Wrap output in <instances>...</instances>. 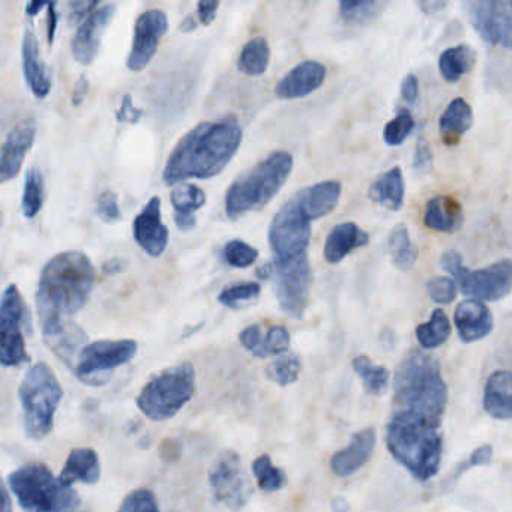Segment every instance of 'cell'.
Segmentation results:
<instances>
[{"instance_id": "8d00e7d4", "label": "cell", "mask_w": 512, "mask_h": 512, "mask_svg": "<svg viewBox=\"0 0 512 512\" xmlns=\"http://www.w3.org/2000/svg\"><path fill=\"white\" fill-rule=\"evenodd\" d=\"M260 293H262V287H260L259 283L248 281V283L232 284V286H227L220 293L218 301L224 307L232 308V310H241V308L256 302Z\"/></svg>"}, {"instance_id": "e7e4bbea", "label": "cell", "mask_w": 512, "mask_h": 512, "mask_svg": "<svg viewBox=\"0 0 512 512\" xmlns=\"http://www.w3.org/2000/svg\"><path fill=\"white\" fill-rule=\"evenodd\" d=\"M121 269H122L121 260H112V262L106 263V265H104V271H106L107 274H113V272L121 271Z\"/></svg>"}, {"instance_id": "d6a6232c", "label": "cell", "mask_w": 512, "mask_h": 512, "mask_svg": "<svg viewBox=\"0 0 512 512\" xmlns=\"http://www.w3.org/2000/svg\"><path fill=\"white\" fill-rule=\"evenodd\" d=\"M389 251L392 262L400 271H409L418 259V250L410 241L409 230L404 224H398L389 235Z\"/></svg>"}, {"instance_id": "6125c7cd", "label": "cell", "mask_w": 512, "mask_h": 512, "mask_svg": "<svg viewBox=\"0 0 512 512\" xmlns=\"http://www.w3.org/2000/svg\"><path fill=\"white\" fill-rule=\"evenodd\" d=\"M445 5L446 4H443V2H421L419 7L422 8V11H424L425 14H434L437 13V11L442 10Z\"/></svg>"}, {"instance_id": "484cf974", "label": "cell", "mask_w": 512, "mask_h": 512, "mask_svg": "<svg viewBox=\"0 0 512 512\" xmlns=\"http://www.w3.org/2000/svg\"><path fill=\"white\" fill-rule=\"evenodd\" d=\"M100 476L101 464L97 451L92 448H76L68 455L59 479L71 487L76 482L95 485L100 481Z\"/></svg>"}, {"instance_id": "d6986e66", "label": "cell", "mask_w": 512, "mask_h": 512, "mask_svg": "<svg viewBox=\"0 0 512 512\" xmlns=\"http://www.w3.org/2000/svg\"><path fill=\"white\" fill-rule=\"evenodd\" d=\"M116 5L107 4L92 11L77 31L73 40V55L83 65L94 62L100 50L101 37L106 31L112 17L115 16Z\"/></svg>"}, {"instance_id": "9c48e42d", "label": "cell", "mask_w": 512, "mask_h": 512, "mask_svg": "<svg viewBox=\"0 0 512 512\" xmlns=\"http://www.w3.org/2000/svg\"><path fill=\"white\" fill-rule=\"evenodd\" d=\"M257 275L262 280H272L275 286L280 307L289 316L301 319L310 296L311 266L307 254L293 257V259L268 262L262 268L257 269Z\"/></svg>"}, {"instance_id": "7bdbcfd3", "label": "cell", "mask_w": 512, "mask_h": 512, "mask_svg": "<svg viewBox=\"0 0 512 512\" xmlns=\"http://www.w3.org/2000/svg\"><path fill=\"white\" fill-rule=\"evenodd\" d=\"M382 4L361 0V2H341L340 14L347 23H367L379 14Z\"/></svg>"}, {"instance_id": "c3c4849f", "label": "cell", "mask_w": 512, "mask_h": 512, "mask_svg": "<svg viewBox=\"0 0 512 512\" xmlns=\"http://www.w3.org/2000/svg\"><path fill=\"white\" fill-rule=\"evenodd\" d=\"M242 346L250 350L256 358H262L263 331L259 325H251L245 328L239 335Z\"/></svg>"}, {"instance_id": "003e7915", "label": "cell", "mask_w": 512, "mask_h": 512, "mask_svg": "<svg viewBox=\"0 0 512 512\" xmlns=\"http://www.w3.org/2000/svg\"><path fill=\"white\" fill-rule=\"evenodd\" d=\"M0 223H2V214H0Z\"/></svg>"}, {"instance_id": "ee69618b", "label": "cell", "mask_w": 512, "mask_h": 512, "mask_svg": "<svg viewBox=\"0 0 512 512\" xmlns=\"http://www.w3.org/2000/svg\"><path fill=\"white\" fill-rule=\"evenodd\" d=\"M118 512H160V506L151 490L139 488L125 497Z\"/></svg>"}, {"instance_id": "4fadbf2b", "label": "cell", "mask_w": 512, "mask_h": 512, "mask_svg": "<svg viewBox=\"0 0 512 512\" xmlns=\"http://www.w3.org/2000/svg\"><path fill=\"white\" fill-rule=\"evenodd\" d=\"M209 484L215 500L232 509L244 508L251 496L241 457L233 451L223 452L217 458L209 472Z\"/></svg>"}, {"instance_id": "5bb4252c", "label": "cell", "mask_w": 512, "mask_h": 512, "mask_svg": "<svg viewBox=\"0 0 512 512\" xmlns=\"http://www.w3.org/2000/svg\"><path fill=\"white\" fill-rule=\"evenodd\" d=\"M467 14L482 40L505 49L511 47L512 13L508 2L475 0L467 4Z\"/></svg>"}, {"instance_id": "4316f807", "label": "cell", "mask_w": 512, "mask_h": 512, "mask_svg": "<svg viewBox=\"0 0 512 512\" xmlns=\"http://www.w3.org/2000/svg\"><path fill=\"white\" fill-rule=\"evenodd\" d=\"M464 212L460 203L449 196H436L427 203L424 223L440 233H454L463 226Z\"/></svg>"}, {"instance_id": "be15d7a7", "label": "cell", "mask_w": 512, "mask_h": 512, "mask_svg": "<svg viewBox=\"0 0 512 512\" xmlns=\"http://www.w3.org/2000/svg\"><path fill=\"white\" fill-rule=\"evenodd\" d=\"M44 7H47L46 2H31V4L26 5V13L29 16H35Z\"/></svg>"}, {"instance_id": "9f6ffc18", "label": "cell", "mask_w": 512, "mask_h": 512, "mask_svg": "<svg viewBox=\"0 0 512 512\" xmlns=\"http://www.w3.org/2000/svg\"><path fill=\"white\" fill-rule=\"evenodd\" d=\"M97 2H73L71 4V17L74 20L86 19L97 8Z\"/></svg>"}, {"instance_id": "680465c9", "label": "cell", "mask_w": 512, "mask_h": 512, "mask_svg": "<svg viewBox=\"0 0 512 512\" xmlns=\"http://www.w3.org/2000/svg\"><path fill=\"white\" fill-rule=\"evenodd\" d=\"M88 91H89L88 79H86L85 76H82V77H80L79 80H77L76 88H74V92H73L74 106H80V104L83 103V100H85L86 95H88Z\"/></svg>"}, {"instance_id": "f1b7e54d", "label": "cell", "mask_w": 512, "mask_h": 512, "mask_svg": "<svg viewBox=\"0 0 512 512\" xmlns=\"http://www.w3.org/2000/svg\"><path fill=\"white\" fill-rule=\"evenodd\" d=\"M473 125L472 107L463 100V98H455L446 107L443 115L440 116L439 128L442 133L443 140L449 146L457 145L460 137L470 130Z\"/></svg>"}, {"instance_id": "ab89813d", "label": "cell", "mask_w": 512, "mask_h": 512, "mask_svg": "<svg viewBox=\"0 0 512 512\" xmlns=\"http://www.w3.org/2000/svg\"><path fill=\"white\" fill-rule=\"evenodd\" d=\"M301 368V359L298 356L281 355L266 368V376L277 385L287 386L298 380Z\"/></svg>"}, {"instance_id": "e575fe53", "label": "cell", "mask_w": 512, "mask_h": 512, "mask_svg": "<svg viewBox=\"0 0 512 512\" xmlns=\"http://www.w3.org/2000/svg\"><path fill=\"white\" fill-rule=\"evenodd\" d=\"M353 370L364 383L365 389L371 394H383L389 385V371L385 367L374 364L368 356H356L353 359Z\"/></svg>"}, {"instance_id": "bcb514c9", "label": "cell", "mask_w": 512, "mask_h": 512, "mask_svg": "<svg viewBox=\"0 0 512 512\" xmlns=\"http://www.w3.org/2000/svg\"><path fill=\"white\" fill-rule=\"evenodd\" d=\"M428 295L437 304H451L457 296V286L451 278L439 277L427 284Z\"/></svg>"}, {"instance_id": "03108f58", "label": "cell", "mask_w": 512, "mask_h": 512, "mask_svg": "<svg viewBox=\"0 0 512 512\" xmlns=\"http://www.w3.org/2000/svg\"><path fill=\"white\" fill-rule=\"evenodd\" d=\"M197 28V22L193 17H187L184 22L181 23L182 32H193Z\"/></svg>"}, {"instance_id": "9a60e30c", "label": "cell", "mask_w": 512, "mask_h": 512, "mask_svg": "<svg viewBox=\"0 0 512 512\" xmlns=\"http://www.w3.org/2000/svg\"><path fill=\"white\" fill-rule=\"evenodd\" d=\"M458 283L461 292L476 301H499L511 292V262L505 259L479 271L467 269Z\"/></svg>"}, {"instance_id": "94428289", "label": "cell", "mask_w": 512, "mask_h": 512, "mask_svg": "<svg viewBox=\"0 0 512 512\" xmlns=\"http://www.w3.org/2000/svg\"><path fill=\"white\" fill-rule=\"evenodd\" d=\"M0 512H13V505H11L10 494L5 488L4 481L0 479Z\"/></svg>"}, {"instance_id": "83f0119b", "label": "cell", "mask_w": 512, "mask_h": 512, "mask_svg": "<svg viewBox=\"0 0 512 512\" xmlns=\"http://www.w3.org/2000/svg\"><path fill=\"white\" fill-rule=\"evenodd\" d=\"M368 235L359 229L355 223H341L329 232L325 242L326 262L340 263L344 257L349 256L353 250L368 245Z\"/></svg>"}, {"instance_id": "7a4b0ae2", "label": "cell", "mask_w": 512, "mask_h": 512, "mask_svg": "<svg viewBox=\"0 0 512 512\" xmlns=\"http://www.w3.org/2000/svg\"><path fill=\"white\" fill-rule=\"evenodd\" d=\"M95 284V268L82 251H65L53 257L41 272L37 310L43 331L70 322L79 313Z\"/></svg>"}, {"instance_id": "f907efd6", "label": "cell", "mask_w": 512, "mask_h": 512, "mask_svg": "<svg viewBox=\"0 0 512 512\" xmlns=\"http://www.w3.org/2000/svg\"><path fill=\"white\" fill-rule=\"evenodd\" d=\"M440 266H442L443 271L448 272L457 280L467 271L463 266V257L457 251H446L440 259Z\"/></svg>"}, {"instance_id": "11a10c76", "label": "cell", "mask_w": 512, "mask_h": 512, "mask_svg": "<svg viewBox=\"0 0 512 512\" xmlns=\"http://www.w3.org/2000/svg\"><path fill=\"white\" fill-rule=\"evenodd\" d=\"M400 91L404 101H407L409 104H415L419 94V85L416 76L409 74V76L403 80V83H401Z\"/></svg>"}, {"instance_id": "ffe728a7", "label": "cell", "mask_w": 512, "mask_h": 512, "mask_svg": "<svg viewBox=\"0 0 512 512\" xmlns=\"http://www.w3.org/2000/svg\"><path fill=\"white\" fill-rule=\"evenodd\" d=\"M326 79V68L319 62L304 61L296 65L286 77L280 80L275 94L281 100H296L308 97L323 85Z\"/></svg>"}, {"instance_id": "7402d4cb", "label": "cell", "mask_w": 512, "mask_h": 512, "mask_svg": "<svg viewBox=\"0 0 512 512\" xmlns=\"http://www.w3.org/2000/svg\"><path fill=\"white\" fill-rule=\"evenodd\" d=\"M374 446H376L374 428H365V430L359 431L353 436L349 446L341 449L331 458V469L334 470L335 475L341 476V478L352 475L370 460Z\"/></svg>"}, {"instance_id": "91938a15", "label": "cell", "mask_w": 512, "mask_h": 512, "mask_svg": "<svg viewBox=\"0 0 512 512\" xmlns=\"http://www.w3.org/2000/svg\"><path fill=\"white\" fill-rule=\"evenodd\" d=\"M175 223L176 226L179 227V229L184 230V232H187V230L194 229L196 227V217L194 215H178L175 214Z\"/></svg>"}, {"instance_id": "f5cc1de1", "label": "cell", "mask_w": 512, "mask_h": 512, "mask_svg": "<svg viewBox=\"0 0 512 512\" xmlns=\"http://www.w3.org/2000/svg\"><path fill=\"white\" fill-rule=\"evenodd\" d=\"M433 166V158H431L430 148L427 143L421 142L416 148L415 158H413V170L419 173L430 172Z\"/></svg>"}, {"instance_id": "1f68e13d", "label": "cell", "mask_w": 512, "mask_h": 512, "mask_svg": "<svg viewBox=\"0 0 512 512\" xmlns=\"http://www.w3.org/2000/svg\"><path fill=\"white\" fill-rule=\"evenodd\" d=\"M271 61V49L263 37H256L245 44L239 56L238 68L241 73L251 77L263 76Z\"/></svg>"}, {"instance_id": "6da1fadb", "label": "cell", "mask_w": 512, "mask_h": 512, "mask_svg": "<svg viewBox=\"0 0 512 512\" xmlns=\"http://www.w3.org/2000/svg\"><path fill=\"white\" fill-rule=\"evenodd\" d=\"M242 142L238 119H220L197 125L176 145L164 167L167 185L187 179H209L226 169Z\"/></svg>"}, {"instance_id": "836d02e7", "label": "cell", "mask_w": 512, "mask_h": 512, "mask_svg": "<svg viewBox=\"0 0 512 512\" xmlns=\"http://www.w3.org/2000/svg\"><path fill=\"white\" fill-rule=\"evenodd\" d=\"M449 335H451V322H449L445 311L440 308L433 311L431 319L427 323H422L416 328V337L425 349H436V347L442 346L448 340Z\"/></svg>"}, {"instance_id": "6f0895ef", "label": "cell", "mask_w": 512, "mask_h": 512, "mask_svg": "<svg viewBox=\"0 0 512 512\" xmlns=\"http://www.w3.org/2000/svg\"><path fill=\"white\" fill-rule=\"evenodd\" d=\"M47 22H49V31H47V38H49V43L53 44L55 41V32L56 26H58V14H56V4L52 2V4H47Z\"/></svg>"}, {"instance_id": "f6af8a7d", "label": "cell", "mask_w": 512, "mask_h": 512, "mask_svg": "<svg viewBox=\"0 0 512 512\" xmlns=\"http://www.w3.org/2000/svg\"><path fill=\"white\" fill-rule=\"evenodd\" d=\"M290 334L284 326H272L268 334L263 335L262 358L269 355H284L289 350Z\"/></svg>"}, {"instance_id": "cb8c5ba5", "label": "cell", "mask_w": 512, "mask_h": 512, "mask_svg": "<svg viewBox=\"0 0 512 512\" xmlns=\"http://www.w3.org/2000/svg\"><path fill=\"white\" fill-rule=\"evenodd\" d=\"M22 55L25 79L32 94L37 98H46L52 91V76L49 68L41 61L40 47L32 31L25 32Z\"/></svg>"}, {"instance_id": "b9f144b4", "label": "cell", "mask_w": 512, "mask_h": 512, "mask_svg": "<svg viewBox=\"0 0 512 512\" xmlns=\"http://www.w3.org/2000/svg\"><path fill=\"white\" fill-rule=\"evenodd\" d=\"M224 259L233 268L244 269L259 259V251L241 239H233L224 247Z\"/></svg>"}, {"instance_id": "603a6c76", "label": "cell", "mask_w": 512, "mask_h": 512, "mask_svg": "<svg viewBox=\"0 0 512 512\" xmlns=\"http://www.w3.org/2000/svg\"><path fill=\"white\" fill-rule=\"evenodd\" d=\"M341 190H343V187H341L340 182L326 181L305 188L301 193L296 194L295 199L305 218L308 221H314L326 217L337 208L338 202H340Z\"/></svg>"}, {"instance_id": "8fae6325", "label": "cell", "mask_w": 512, "mask_h": 512, "mask_svg": "<svg viewBox=\"0 0 512 512\" xmlns=\"http://www.w3.org/2000/svg\"><path fill=\"white\" fill-rule=\"evenodd\" d=\"M28 322L22 293L11 284L0 298V365L19 367L29 361L25 338Z\"/></svg>"}, {"instance_id": "74e56055", "label": "cell", "mask_w": 512, "mask_h": 512, "mask_svg": "<svg viewBox=\"0 0 512 512\" xmlns=\"http://www.w3.org/2000/svg\"><path fill=\"white\" fill-rule=\"evenodd\" d=\"M170 200H172L173 208H175V214L194 215V212L205 206L206 194L197 185L182 184L173 190Z\"/></svg>"}, {"instance_id": "3957f363", "label": "cell", "mask_w": 512, "mask_h": 512, "mask_svg": "<svg viewBox=\"0 0 512 512\" xmlns=\"http://www.w3.org/2000/svg\"><path fill=\"white\" fill-rule=\"evenodd\" d=\"M440 422L415 413L395 410L386 427V446L392 457L418 481L436 475L442 460Z\"/></svg>"}, {"instance_id": "60d3db41", "label": "cell", "mask_w": 512, "mask_h": 512, "mask_svg": "<svg viewBox=\"0 0 512 512\" xmlns=\"http://www.w3.org/2000/svg\"><path fill=\"white\" fill-rule=\"evenodd\" d=\"M413 128H415V119L412 113L407 109H400L397 116L386 125L383 140L389 146H400L412 134Z\"/></svg>"}, {"instance_id": "d590c367", "label": "cell", "mask_w": 512, "mask_h": 512, "mask_svg": "<svg viewBox=\"0 0 512 512\" xmlns=\"http://www.w3.org/2000/svg\"><path fill=\"white\" fill-rule=\"evenodd\" d=\"M46 188H44L43 173L34 167L26 176L25 193H23V214L26 218H34L43 209Z\"/></svg>"}, {"instance_id": "44dd1931", "label": "cell", "mask_w": 512, "mask_h": 512, "mask_svg": "<svg viewBox=\"0 0 512 512\" xmlns=\"http://www.w3.org/2000/svg\"><path fill=\"white\" fill-rule=\"evenodd\" d=\"M454 322L458 335L464 343L482 340L493 329V316H491L490 310L484 302L476 301V299H467L458 304Z\"/></svg>"}, {"instance_id": "52a82bcc", "label": "cell", "mask_w": 512, "mask_h": 512, "mask_svg": "<svg viewBox=\"0 0 512 512\" xmlns=\"http://www.w3.org/2000/svg\"><path fill=\"white\" fill-rule=\"evenodd\" d=\"M25 430L31 439L43 440L52 433L55 415L64 397V389L55 371L44 364L32 365L19 388Z\"/></svg>"}, {"instance_id": "db71d44e", "label": "cell", "mask_w": 512, "mask_h": 512, "mask_svg": "<svg viewBox=\"0 0 512 512\" xmlns=\"http://www.w3.org/2000/svg\"><path fill=\"white\" fill-rule=\"evenodd\" d=\"M218 8H220V2H217V0H203V2H199L197 13H199L200 22L205 26L211 25L215 17H217Z\"/></svg>"}, {"instance_id": "2e32d148", "label": "cell", "mask_w": 512, "mask_h": 512, "mask_svg": "<svg viewBox=\"0 0 512 512\" xmlns=\"http://www.w3.org/2000/svg\"><path fill=\"white\" fill-rule=\"evenodd\" d=\"M169 28L166 13L161 10H148L137 19L134 28L133 46L128 55L127 67L131 71H142L157 53L158 44Z\"/></svg>"}, {"instance_id": "7dc6e473", "label": "cell", "mask_w": 512, "mask_h": 512, "mask_svg": "<svg viewBox=\"0 0 512 512\" xmlns=\"http://www.w3.org/2000/svg\"><path fill=\"white\" fill-rule=\"evenodd\" d=\"M97 214L106 223H116L121 220L122 212L119 208L118 196L112 191H104L98 199Z\"/></svg>"}, {"instance_id": "8992f818", "label": "cell", "mask_w": 512, "mask_h": 512, "mask_svg": "<svg viewBox=\"0 0 512 512\" xmlns=\"http://www.w3.org/2000/svg\"><path fill=\"white\" fill-rule=\"evenodd\" d=\"M8 482L26 512H74L80 506L77 491L56 478L46 464H26L14 470Z\"/></svg>"}, {"instance_id": "4dcf8cb0", "label": "cell", "mask_w": 512, "mask_h": 512, "mask_svg": "<svg viewBox=\"0 0 512 512\" xmlns=\"http://www.w3.org/2000/svg\"><path fill=\"white\" fill-rule=\"evenodd\" d=\"M476 64V53L467 44L445 50L439 58V70L448 83L460 82L461 77L472 71Z\"/></svg>"}, {"instance_id": "277c9868", "label": "cell", "mask_w": 512, "mask_h": 512, "mask_svg": "<svg viewBox=\"0 0 512 512\" xmlns=\"http://www.w3.org/2000/svg\"><path fill=\"white\" fill-rule=\"evenodd\" d=\"M448 389L436 358L416 350L395 373L394 403L397 410L415 413L431 421H442Z\"/></svg>"}, {"instance_id": "816d5d0a", "label": "cell", "mask_w": 512, "mask_h": 512, "mask_svg": "<svg viewBox=\"0 0 512 512\" xmlns=\"http://www.w3.org/2000/svg\"><path fill=\"white\" fill-rule=\"evenodd\" d=\"M143 112L140 109H136L131 100V95H125L124 101H122L121 109L116 113V119L119 122H128V124H137L142 118Z\"/></svg>"}, {"instance_id": "ba28073f", "label": "cell", "mask_w": 512, "mask_h": 512, "mask_svg": "<svg viewBox=\"0 0 512 512\" xmlns=\"http://www.w3.org/2000/svg\"><path fill=\"white\" fill-rule=\"evenodd\" d=\"M196 392V371L185 364L167 368L149 380L137 397V406L146 418L166 421L178 415L179 410Z\"/></svg>"}, {"instance_id": "d4e9b609", "label": "cell", "mask_w": 512, "mask_h": 512, "mask_svg": "<svg viewBox=\"0 0 512 512\" xmlns=\"http://www.w3.org/2000/svg\"><path fill=\"white\" fill-rule=\"evenodd\" d=\"M511 373L508 370H497L485 383L484 409L491 418L508 421L511 419Z\"/></svg>"}, {"instance_id": "681fc988", "label": "cell", "mask_w": 512, "mask_h": 512, "mask_svg": "<svg viewBox=\"0 0 512 512\" xmlns=\"http://www.w3.org/2000/svg\"><path fill=\"white\" fill-rule=\"evenodd\" d=\"M491 455H493V448H491L490 445L479 446V448L475 449V452L470 455L469 460L461 464L460 469L455 472V478L463 475V472L469 470L470 467L484 466V464L490 463Z\"/></svg>"}, {"instance_id": "ac0fdd59", "label": "cell", "mask_w": 512, "mask_h": 512, "mask_svg": "<svg viewBox=\"0 0 512 512\" xmlns=\"http://www.w3.org/2000/svg\"><path fill=\"white\" fill-rule=\"evenodd\" d=\"M37 136L34 119H25L13 128L0 149V184L11 181L19 175L26 154L32 148Z\"/></svg>"}, {"instance_id": "5b68a950", "label": "cell", "mask_w": 512, "mask_h": 512, "mask_svg": "<svg viewBox=\"0 0 512 512\" xmlns=\"http://www.w3.org/2000/svg\"><path fill=\"white\" fill-rule=\"evenodd\" d=\"M293 169L289 152H274L250 172L233 182L227 191L226 212L232 220L265 208L286 184Z\"/></svg>"}, {"instance_id": "f546056e", "label": "cell", "mask_w": 512, "mask_h": 512, "mask_svg": "<svg viewBox=\"0 0 512 512\" xmlns=\"http://www.w3.org/2000/svg\"><path fill=\"white\" fill-rule=\"evenodd\" d=\"M371 202L379 203L391 211H398L404 202V179L400 167H392L380 175L368 191Z\"/></svg>"}, {"instance_id": "e0dca14e", "label": "cell", "mask_w": 512, "mask_h": 512, "mask_svg": "<svg viewBox=\"0 0 512 512\" xmlns=\"http://www.w3.org/2000/svg\"><path fill=\"white\" fill-rule=\"evenodd\" d=\"M137 244L152 257H160L169 244V230L161 218L160 197H152L133 223Z\"/></svg>"}, {"instance_id": "f35d334b", "label": "cell", "mask_w": 512, "mask_h": 512, "mask_svg": "<svg viewBox=\"0 0 512 512\" xmlns=\"http://www.w3.org/2000/svg\"><path fill=\"white\" fill-rule=\"evenodd\" d=\"M253 472L260 490L266 491V493L280 490L286 481V476L272 464L269 455H260L259 458H256L253 463Z\"/></svg>"}, {"instance_id": "30bf717a", "label": "cell", "mask_w": 512, "mask_h": 512, "mask_svg": "<svg viewBox=\"0 0 512 512\" xmlns=\"http://www.w3.org/2000/svg\"><path fill=\"white\" fill-rule=\"evenodd\" d=\"M139 344L134 340H100L83 347L73 371L80 382L103 386L112 371L128 364L137 355Z\"/></svg>"}, {"instance_id": "7c38bea8", "label": "cell", "mask_w": 512, "mask_h": 512, "mask_svg": "<svg viewBox=\"0 0 512 512\" xmlns=\"http://www.w3.org/2000/svg\"><path fill=\"white\" fill-rule=\"evenodd\" d=\"M311 239V221L299 209L295 196L275 215L269 227V244L278 260L305 254Z\"/></svg>"}]
</instances>
